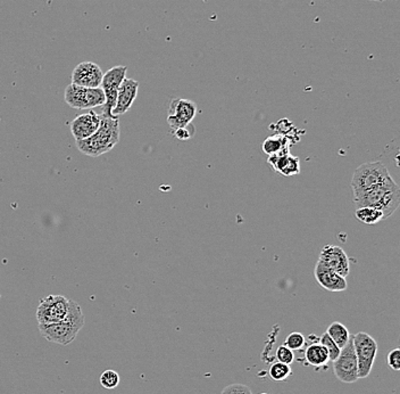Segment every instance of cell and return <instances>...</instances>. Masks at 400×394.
Returning <instances> with one entry per match:
<instances>
[{"label": "cell", "mask_w": 400, "mask_h": 394, "mask_svg": "<svg viewBox=\"0 0 400 394\" xmlns=\"http://www.w3.org/2000/svg\"><path fill=\"white\" fill-rule=\"evenodd\" d=\"M305 350V360L307 365L320 368L330 361L327 349L320 343V339L315 342H309Z\"/></svg>", "instance_id": "e0dca14e"}, {"label": "cell", "mask_w": 400, "mask_h": 394, "mask_svg": "<svg viewBox=\"0 0 400 394\" xmlns=\"http://www.w3.org/2000/svg\"><path fill=\"white\" fill-rule=\"evenodd\" d=\"M221 394H253V392L247 385L235 383V384L228 385Z\"/></svg>", "instance_id": "484cf974"}, {"label": "cell", "mask_w": 400, "mask_h": 394, "mask_svg": "<svg viewBox=\"0 0 400 394\" xmlns=\"http://www.w3.org/2000/svg\"><path fill=\"white\" fill-rule=\"evenodd\" d=\"M127 67L123 65H118V67H111V70H108L104 76H102V92L105 94L106 102L102 108V117L104 118H114L111 115V111L116 104V98H118V88L123 83V80L127 78Z\"/></svg>", "instance_id": "ba28073f"}, {"label": "cell", "mask_w": 400, "mask_h": 394, "mask_svg": "<svg viewBox=\"0 0 400 394\" xmlns=\"http://www.w3.org/2000/svg\"><path fill=\"white\" fill-rule=\"evenodd\" d=\"M84 326V316L79 303L70 300V311L63 321L51 325H39L42 337L51 343L69 345L77 339L78 334Z\"/></svg>", "instance_id": "7a4b0ae2"}, {"label": "cell", "mask_w": 400, "mask_h": 394, "mask_svg": "<svg viewBox=\"0 0 400 394\" xmlns=\"http://www.w3.org/2000/svg\"><path fill=\"white\" fill-rule=\"evenodd\" d=\"M284 345L293 351H300L306 345V337L299 332H293L287 336Z\"/></svg>", "instance_id": "603a6c76"}, {"label": "cell", "mask_w": 400, "mask_h": 394, "mask_svg": "<svg viewBox=\"0 0 400 394\" xmlns=\"http://www.w3.org/2000/svg\"><path fill=\"white\" fill-rule=\"evenodd\" d=\"M102 67L93 62H82L75 67L71 79L72 83L77 86L87 87V88H99L102 85Z\"/></svg>", "instance_id": "8fae6325"}, {"label": "cell", "mask_w": 400, "mask_h": 394, "mask_svg": "<svg viewBox=\"0 0 400 394\" xmlns=\"http://www.w3.org/2000/svg\"><path fill=\"white\" fill-rule=\"evenodd\" d=\"M290 140L284 135H273V136L267 137L264 140L262 150L266 155H274L278 153L290 152Z\"/></svg>", "instance_id": "ac0fdd59"}, {"label": "cell", "mask_w": 400, "mask_h": 394, "mask_svg": "<svg viewBox=\"0 0 400 394\" xmlns=\"http://www.w3.org/2000/svg\"><path fill=\"white\" fill-rule=\"evenodd\" d=\"M99 381H100L102 388H106V390H114V388H118L121 379H120L118 372H115L113 369H107L102 372Z\"/></svg>", "instance_id": "7402d4cb"}, {"label": "cell", "mask_w": 400, "mask_h": 394, "mask_svg": "<svg viewBox=\"0 0 400 394\" xmlns=\"http://www.w3.org/2000/svg\"><path fill=\"white\" fill-rule=\"evenodd\" d=\"M320 343L327 349L330 361H334V360L337 359L341 349L338 347L337 344L334 343V340L329 336V334L327 332L322 334V336L320 337Z\"/></svg>", "instance_id": "cb8c5ba5"}, {"label": "cell", "mask_w": 400, "mask_h": 394, "mask_svg": "<svg viewBox=\"0 0 400 394\" xmlns=\"http://www.w3.org/2000/svg\"><path fill=\"white\" fill-rule=\"evenodd\" d=\"M327 333L329 336L334 340V343L337 344L340 349L346 347V344L349 342L350 333L348 328L345 325L341 324L339 321H334L327 327Z\"/></svg>", "instance_id": "d6986e66"}, {"label": "cell", "mask_w": 400, "mask_h": 394, "mask_svg": "<svg viewBox=\"0 0 400 394\" xmlns=\"http://www.w3.org/2000/svg\"><path fill=\"white\" fill-rule=\"evenodd\" d=\"M194 132H196V129L192 123H190L187 127L179 128L174 130V136L180 140H189L194 136Z\"/></svg>", "instance_id": "4316f807"}, {"label": "cell", "mask_w": 400, "mask_h": 394, "mask_svg": "<svg viewBox=\"0 0 400 394\" xmlns=\"http://www.w3.org/2000/svg\"><path fill=\"white\" fill-rule=\"evenodd\" d=\"M388 366L394 372L400 370V349L391 350L388 354Z\"/></svg>", "instance_id": "83f0119b"}, {"label": "cell", "mask_w": 400, "mask_h": 394, "mask_svg": "<svg viewBox=\"0 0 400 394\" xmlns=\"http://www.w3.org/2000/svg\"><path fill=\"white\" fill-rule=\"evenodd\" d=\"M357 207H372L383 213L385 219L392 216L400 205V188L389 175L385 182L376 185L369 191L354 196Z\"/></svg>", "instance_id": "6da1fadb"}, {"label": "cell", "mask_w": 400, "mask_h": 394, "mask_svg": "<svg viewBox=\"0 0 400 394\" xmlns=\"http://www.w3.org/2000/svg\"><path fill=\"white\" fill-rule=\"evenodd\" d=\"M315 280L324 289L330 292H343L348 287L346 278L338 275L336 271L327 267L318 260L314 269Z\"/></svg>", "instance_id": "9a60e30c"}, {"label": "cell", "mask_w": 400, "mask_h": 394, "mask_svg": "<svg viewBox=\"0 0 400 394\" xmlns=\"http://www.w3.org/2000/svg\"><path fill=\"white\" fill-rule=\"evenodd\" d=\"M102 121V115L96 112L89 111L84 114L78 115L70 123L71 132L73 135L75 142L87 139L93 136L98 130Z\"/></svg>", "instance_id": "4fadbf2b"}, {"label": "cell", "mask_w": 400, "mask_h": 394, "mask_svg": "<svg viewBox=\"0 0 400 394\" xmlns=\"http://www.w3.org/2000/svg\"><path fill=\"white\" fill-rule=\"evenodd\" d=\"M269 375H270L271 379L275 382L286 381L287 379H289L290 376L293 375V369L290 365L277 361L271 366Z\"/></svg>", "instance_id": "44dd1931"}, {"label": "cell", "mask_w": 400, "mask_h": 394, "mask_svg": "<svg viewBox=\"0 0 400 394\" xmlns=\"http://www.w3.org/2000/svg\"><path fill=\"white\" fill-rule=\"evenodd\" d=\"M198 113V106L190 99L174 98L170 104L167 122L173 130L192 123Z\"/></svg>", "instance_id": "30bf717a"}, {"label": "cell", "mask_w": 400, "mask_h": 394, "mask_svg": "<svg viewBox=\"0 0 400 394\" xmlns=\"http://www.w3.org/2000/svg\"><path fill=\"white\" fill-rule=\"evenodd\" d=\"M371 1H379V3H382V1H387V0H371Z\"/></svg>", "instance_id": "f1b7e54d"}, {"label": "cell", "mask_w": 400, "mask_h": 394, "mask_svg": "<svg viewBox=\"0 0 400 394\" xmlns=\"http://www.w3.org/2000/svg\"><path fill=\"white\" fill-rule=\"evenodd\" d=\"M267 162L270 163L274 171L279 172L284 177H293L300 173V161L297 156L291 155L290 152L270 155Z\"/></svg>", "instance_id": "2e32d148"}, {"label": "cell", "mask_w": 400, "mask_h": 394, "mask_svg": "<svg viewBox=\"0 0 400 394\" xmlns=\"http://www.w3.org/2000/svg\"><path fill=\"white\" fill-rule=\"evenodd\" d=\"M334 372L340 382L346 384H353L358 381V363L352 339L346 347L341 349L337 359L334 360Z\"/></svg>", "instance_id": "9c48e42d"}, {"label": "cell", "mask_w": 400, "mask_h": 394, "mask_svg": "<svg viewBox=\"0 0 400 394\" xmlns=\"http://www.w3.org/2000/svg\"><path fill=\"white\" fill-rule=\"evenodd\" d=\"M275 357H277L278 361L286 363V365L291 366V363L295 361V352H293V350H290L289 348H287L284 344L278 348Z\"/></svg>", "instance_id": "d4e9b609"}, {"label": "cell", "mask_w": 400, "mask_h": 394, "mask_svg": "<svg viewBox=\"0 0 400 394\" xmlns=\"http://www.w3.org/2000/svg\"><path fill=\"white\" fill-rule=\"evenodd\" d=\"M355 216L361 223H364V225H369V226H373V225L381 223L382 220H385L383 213L372 207H357V210L355 211Z\"/></svg>", "instance_id": "ffe728a7"}, {"label": "cell", "mask_w": 400, "mask_h": 394, "mask_svg": "<svg viewBox=\"0 0 400 394\" xmlns=\"http://www.w3.org/2000/svg\"><path fill=\"white\" fill-rule=\"evenodd\" d=\"M64 98L67 105L75 110L102 108L105 104V94L102 88H87L71 83L66 87Z\"/></svg>", "instance_id": "8992f818"}, {"label": "cell", "mask_w": 400, "mask_h": 394, "mask_svg": "<svg viewBox=\"0 0 400 394\" xmlns=\"http://www.w3.org/2000/svg\"><path fill=\"white\" fill-rule=\"evenodd\" d=\"M352 341L358 363V379H367L371 375L378 354V343L370 334L364 332L355 334Z\"/></svg>", "instance_id": "5b68a950"}, {"label": "cell", "mask_w": 400, "mask_h": 394, "mask_svg": "<svg viewBox=\"0 0 400 394\" xmlns=\"http://www.w3.org/2000/svg\"><path fill=\"white\" fill-rule=\"evenodd\" d=\"M325 266L346 278L350 273V262L346 252L336 245H325L320 255V259Z\"/></svg>", "instance_id": "7c38bea8"}, {"label": "cell", "mask_w": 400, "mask_h": 394, "mask_svg": "<svg viewBox=\"0 0 400 394\" xmlns=\"http://www.w3.org/2000/svg\"><path fill=\"white\" fill-rule=\"evenodd\" d=\"M389 175L390 173L388 171L387 166L380 161L363 163L362 166L356 169L352 179L353 197L381 184Z\"/></svg>", "instance_id": "277c9868"}, {"label": "cell", "mask_w": 400, "mask_h": 394, "mask_svg": "<svg viewBox=\"0 0 400 394\" xmlns=\"http://www.w3.org/2000/svg\"><path fill=\"white\" fill-rule=\"evenodd\" d=\"M138 90H139V83L134 79L123 80L121 86L118 88V98L115 104L111 115L114 118H118L120 115H123L130 110L134 105V101L137 98Z\"/></svg>", "instance_id": "5bb4252c"}, {"label": "cell", "mask_w": 400, "mask_h": 394, "mask_svg": "<svg viewBox=\"0 0 400 394\" xmlns=\"http://www.w3.org/2000/svg\"><path fill=\"white\" fill-rule=\"evenodd\" d=\"M70 311V299L64 296H48L42 299L37 309L39 325H51L63 321Z\"/></svg>", "instance_id": "52a82bcc"}, {"label": "cell", "mask_w": 400, "mask_h": 394, "mask_svg": "<svg viewBox=\"0 0 400 394\" xmlns=\"http://www.w3.org/2000/svg\"><path fill=\"white\" fill-rule=\"evenodd\" d=\"M260 394H269V393H260Z\"/></svg>", "instance_id": "f546056e"}, {"label": "cell", "mask_w": 400, "mask_h": 394, "mask_svg": "<svg viewBox=\"0 0 400 394\" xmlns=\"http://www.w3.org/2000/svg\"><path fill=\"white\" fill-rule=\"evenodd\" d=\"M120 120L118 118L102 117L100 127L93 136L77 142L78 150L90 157H99L113 150L120 142Z\"/></svg>", "instance_id": "3957f363"}]
</instances>
